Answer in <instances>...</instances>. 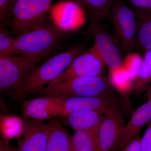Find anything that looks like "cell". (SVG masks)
Here are the masks:
<instances>
[{
	"label": "cell",
	"mask_w": 151,
	"mask_h": 151,
	"mask_svg": "<svg viewBox=\"0 0 151 151\" xmlns=\"http://www.w3.org/2000/svg\"><path fill=\"white\" fill-rule=\"evenodd\" d=\"M85 49V44L78 43L50 58L36 67L20 86L6 92L9 100L22 104L30 94H37L59 77Z\"/></svg>",
	"instance_id": "obj_1"
},
{
	"label": "cell",
	"mask_w": 151,
	"mask_h": 151,
	"mask_svg": "<svg viewBox=\"0 0 151 151\" xmlns=\"http://www.w3.org/2000/svg\"><path fill=\"white\" fill-rule=\"evenodd\" d=\"M60 46L41 53L0 57L1 92H7L20 86L36 67L59 50Z\"/></svg>",
	"instance_id": "obj_2"
},
{
	"label": "cell",
	"mask_w": 151,
	"mask_h": 151,
	"mask_svg": "<svg viewBox=\"0 0 151 151\" xmlns=\"http://www.w3.org/2000/svg\"><path fill=\"white\" fill-rule=\"evenodd\" d=\"M112 87L105 76L80 77L47 85L37 94L64 98L93 97L111 93Z\"/></svg>",
	"instance_id": "obj_3"
},
{
	"label": "cell",
	"mask_w": 151,
	"mask_h": 151,
	"mask_svg": "<svg viewBox=\"0 0 151 151\" xmlns=\"http://www.w3.org/2000/svg\"><path fill=\"white\" fill-rule=\"evenodd\" d=\"M65 34L47 21L16 37L14 55L39 53L60 46Z\"/></svg>",
	"instance_id": "obj_4"
},
{
	"label": "cell",
	"mask_w": 151,
	"mask_h": 151,
	"mask_svg": "<svg viewBox=\"0 0 151 151\" xmlns=\"http://www.w3.org/2000/svg\"><path fill=\"white\" fill-rule=\"evenodd\" d=\"M55 0H15L13 8L12 28L17 36L47 21V14Z\"/></svg>",
	"instance_id": "obj_5"
},
{
	"label": "cell",
	"mask_w": 151,
	"mask_h": 151,
	"mask_svg": "<svg viewBox=\"0 0 151 151\" xmlns=\"http://www.w3.org/2000/svg\"><path fill=\"white\" fill-rule=\"evenodd\" d=\"M115 29L117 42L125 52L135 50L137 22L134 11L127 5L124 0H116L108 15Z\"/></svg>",
	"instance_id": "obj_6"
},
{
	"label": "cell",
	"mask_w": 151,
	"mask_h": 151,
	"mask_svg": "<svg viewBox=\"0 0 151 151\" xmlns=\"http://www.w3.org/2000/svg\"><path fill=\"white\" fill-rule=\"evenodd\" d=\"M106 66L103 57L94 45L76 57L67 69L48 85L72 78L105 76Z\"/></svg>",
	"instance_id": "obj_7"
},
{
	"label": "cell",
	"mask_w": 151,
	"mask_h": 151,
	"mask_svg": "<svg viewBox=\"0 0 151 151\" xmlns=\"http://www.w3.org/2000/svg\"><path fill=\"white\" fill-rule=\"evenodd\" d=\"M125 124L116 103L105 111L99 126L97 151H113L119 148Z\"/></svg>",
	"instance_id": "obj_8"
},
{
	"label": "cell",
	"mask_w": 151,
	"mask_h": 151,
	"mask_svg": "<svg viewBox=\"0 0 151 151\" xmlns=\"http://www.w3.org/2000/svg\"><path fill=\"white\" fill-rule=\"evenodd\" d=\"M87 33L94 40V45L109 69L121 67L123 58L119 47L105 29L101 22L90 21Z\"/></svg>",
	"instance_id": "obj_9"
},
{
	"label": "cell",
	"mask_w": 151,
	"mask_h": 151,
	"mask_svg": "<svg viewBox=\"0 0 151 151\" xmlns=\"http://www.w3.org/2000/svg\"><path fill=\"white\" fill-rule=\"evenodd\" d=\"M64 97L43 96L25 100L21 111L25 118L35 120L50 119L58 116L65 117L62 103Z\"/></svg>",
	"instance_id": "obj_10"
},
{
	"label": "cell",
	"mask_w": 151,
	"mask_h": 151,
	"mask_svg": "<svg viewBox=\"0 0 151 151\" xmlns=\"http://www.w3.org/2000/svg\"><path fill=\"white\" fill-rule=\"evenodd\" d=\"M22 138L18 141L19 151H46L48 134L45 124L29 118L23 121Z\"/></svg>",
	"instance_id": "obj_11"
},
{
	"label": "cell",
	"mask_w": 151,
	"mask_h": 151,
	"mask_svg": "<svg viewBox=\"0 0 151 151\" xmlns=\"http://www.w3.org/2000/svg\"><path fill=\"white\" fill-rule=\"evenodd\" d=\"M110 94L93 97L64 98L62 106L65 117L71 113L84 111H106L111 105L116 103Z\"/></svg>",
	"instance_id": "obj_12"
},
{
	"label": "cell",
	"mask_w": 151,
	"mask_h": 151,
	"mask_svg": "<svg viewBox=\"0 0 151 151\" xmlns=\"http://www.w3.org/2000/svg\"><path fill=\"white\" fill-rule=\"evenodd\" d=\"M151 121V100L135 111L127 125H125L122 140L119 147L123 149L139 135L142 128Z\"/></svg>",
	"instance_id": "obj_13"
},
{
	"label": "cell",
	"mask_w": 151,
	"mask_h": 151,
	"mask_svg": "<svg viewBox=\"0 0 151 151\" xmlns=\"http://www.w3.org/2000/svg\"><path fill=\"white\" fill-rule=\"evenodd\" d=\"M45 127L48 134L46 151H72L71 136L57 119Z\"/></svg>",
	"instance_id": "obj_14"
},
{
	"label": "cell",
	"mask_w": 151,
	"mask_h": 151,
	"mask_svg": "<svg viewBox=\"0 0 151 151\" xmlns=\"http://www.w3.org/2000/svg\"><path fill=\"white\" fill-rule=\"evenodd\" d=\"M137 22L135 50L143 54L151 49V10H134Z\"/></svg>",
	"instance_id": "obj_15"
},
{
	"label": "cell",
	"mask_w": 151,
	"mask_h": 151,
	"mask_svg": "<svg viewBox=\"0 0 151 151\" xmlns=\"http://www.w3.org/2000/svg\"><path fill=\"white\" fill-rule=\"evenodd\" d=\"M105 111H90L71 113L66 116L67 124L74 132L92 129L100 125Z\"/></svg>",
	"instance_id": "obj_16"
},
{
	"label": "cell",
	"mask_w": 151,
	"mask_h": 151,
	"mask_svg": "<svg viewBox=\"0 0 151 151\" xmlns=\"http://www.w3.org/2000/svg\"><path fill=\"white\" fill-rule=\"evenodd\" d=\"M73 1L86 10L90 20L101 22L108 19L116 0H68Z\"/></svg>",
	"instance_id": "obj_17"
},
{
	"label": "cell",
	"mask_w": 151,
	"mask_h": 151,
	"mask_svg": "<svg viewBox=\"0 0 151 151\" xmlns=\"http://www.w3.org/2000/svg\"><path fill=\"white\" fill-rule=\"evenodd\" d=\"M99 126L89 130L74 132L71 136L72 151H97Z\"/></svg>",
	"instance_id": "obj_18"
},
{
	"label": "cell",
	"mask_w": 151,
	"mask_h": 151,
	"mask_svg": "<svg viewBox=\"0 0 151 151\" xmlns=\"http://www.w3.org/2000/svg\"><path fill=\"white\" fill-rule=\"evenodd\" d=\"M151 82V49L146 52L142 57L139 71L133 81L132 93L142 94L147 91Z\"/></svg>",
	"instance_id": "obj_19"
},
{
	"label": "cell",
	"mask_w": 151,
	"mask_h": 151,
	"mask_svg": "<svg viewBox=\"0 0 151 151\" xmlns=\"http://www.w3.org/2000/svg\"><path fill=\"white\" fill-rule=\"evenodd\" d=\"M108 80L111 86L123 96L132 93L133 81L122 65L116 69H109Z\"/></svg>",
	"instance_id": "obj_20"
},
{
	"label": "cell",
	"mask_w": 151,
	"mask_h": 151,
	"mask_svg": "<svg viewBox=\"0 0 151 151\" xmlns=\"http://www.w3.org/2000/svg\"><path fill=\"white\" fill-rule=\"evenodd\" d=\"M16 38L12 37L5 27L0 25V57L14 55Z\"/></svg>",
	"instance_id": "obj_21"
},
{
	"label": "cell",
	"mask_w": 151,
	"mask_h": 151,
	"mask_svg": "<svg viewBox=\"0 0 151 151\" xmlns=\"http://www.w3.org/2000/svg\"><path fill=\"white\" fill-rule=\"evenodd\" d=\"M142 61V57L139 52L128 53L123 59L122 65L128 71L133 81L139 73Z\"/></svg>",
	"instance_id": "obj_22"
},
{
	"label": "cell",
	"mask_w": 151,
	"mask_h": 151,
	"mask_svg": "<svg viewBox=\"0 0 151 151\" xmlns=\"http://www.w3.org/2000/svg\"><path fill=\"white\" fill-rule=\"evenodd\" d=\"M15 0H0V25L12 26L13 8Z\"/></svg>",
	"instance_id": "obj_23"
},
{
	"label": "cell",
	"mask_w": 151,
	"mask_h": 151,
	"mask_svg": "<svg viewBox=\"0 0 151 151\" xmlns=\"http://www.w3.org/2000/svg\"><path fill=\"white\" fill-rule=\"evenodd\" d=\"M141 151H151V121L141 139Z\"/></svg>",
	"instance_id": "obj_24"
},
{
	"label": "cell",
	"mask_w": 151,
	"mask_h": 151,
	"mask_svg": "<svg viewBox=\"0 0 151 151\" xmlns=\"http://www.w3.org/2000/svg\"><path fill=\"white\" fill-rule=\"evenodd\" d=\"M135 9L151 10V0H128Z\"/></svg>",
	"instance_id": "obj_25"
},
{
	"label": "cell",
	"mask_w": 151,
	"mask_h": 151,
	"mask_svg": "<svg viewBox=\"0 0 151 151\" xmlns=\"http://www.w3.org/2000/svg\"><path fill=\"white\" fill-rule=\"evenodd\" d=\"M141 138L138 135L128 144L122 151H141Z\"/></svg>",
	"instance_id": "obj_26"
},
{
	"label": "cell",
	"mask_w": 151,
	"mask_h": 151,
	"mask_svg": "<svg viewBox=\"0 0 151 151\" xmlns=\"http://www.w3.org/2000/svg\"><path fill=\"white\" fill-rule=\"evenodd\" d=\"M0 151H19L18 149L14 148L6 141L0 142Z\"/></svg>",
	"instance_id": "obj_27"
},
{
	"label": "cell",
	"mask_w": 151,
	"mask_h": 151,
	"mask_svg": "<svg viewBox=\"0 0 151 151\" xmlns=\"http://www.w3.org/2000/svg\"><path fill=\"white\" fill-rule=\"evenodd\" d=\"M146 96L147 100H151V84H150L146 91Z\"/></svg>",
	"instance_id": "obj_28"
}]
</instances>
